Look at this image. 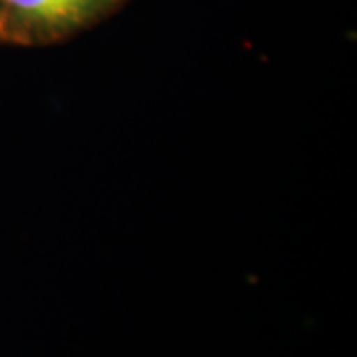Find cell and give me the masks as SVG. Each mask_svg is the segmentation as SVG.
Returning a JSON list of instances; mask_svg holds the SVG:
<instances>
[{"mask_svg": "<svg viewBox=\"0 0 357 357\" xmlns=\"http://www.w3.org/2000/svg\"><path fill=\"white\" fill-rule=\"evenodd\" d=\"M115 0H2L4 14L14 24L52 32L76 26Z\"/></svg>", "mask_w": 357, "mask_h": 357, "instance_id": "1", "label": "cell"}]
</instances>
